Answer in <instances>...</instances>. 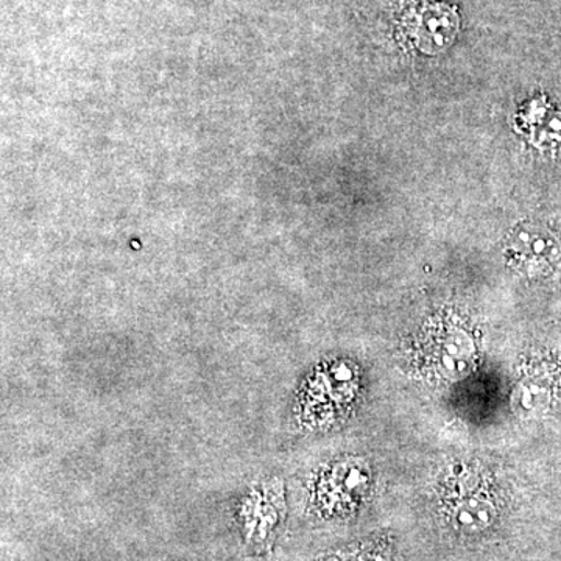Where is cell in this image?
<instances>
[{
  "instance_id": "1",
  "label": "cell",
  "mask_w": 561,
  "mask_h": 561,
  "mask_svg": "<svg viewBox=\"0 0 561 561\" xmlns=\"http://www.w3.org/2000/svg\"><path fill=\"white\" fill-rule=\"evenodd\" d=\"M508 251L524 271L545 273L560 261L561 243L548 228L529 224L513 232Z\"/></svg>"
},
{
  "instance_id": "2",
  "label": "cell",
  "mask_w": 561,
  "mask_h": 561,
  "mask_svg": "<svg viewBox=\"0 0 561 561\" xmlns=\"http://www.w3.org/2000/svg\"><path fill=\"white\" fill-rule=\"evenodd\" d=\"M457 32L459 18L456 11L445 3H431L421 9L413 35L421 50L438 54L451 46Z\"/></svg>"
},
{
  "instance_id": "3",
  "label": "cell",
  "mask_w": 561,
  "mask_h": 561,
  "mask_svg": "<svg viewBox=\"0 0 561 561\" xmlns=\"http://www.w3.org/2000/svg\"><path fill=\"white\" fill-rule=\"evenodd\" d=\"M434 350L438 367L449 376H460L470 370L476 356V346L471 341V335L459 328L446 330L445 334L437 339Z\"/></svg>"
},
{
  "instance_id": "4",
  "label": "cell",
  "mask_w": 561,
  "mask_h": 561,
  "mask_svg": "<svg viewBox=\"0 0 561 561\" xmlns=\"http://www.w3.org/2000/svg\"><path fill=\"white\" fill-rule=\"evenodd\" d=\"M451 516L457 529L467 534H479L493 524L496 518V508L485 497L470 496L454 505Z\"/></svg>"
},
{
  "instance_id": "5",
  "label": "cell",
  "mask_w": 561,
  "mask_h": 561,
  "mask_svg": "<svg viewBox=\"0 0 561 561\" xmlns=\"http://www.w3.org/2000/svg\"><path fill=\"white\" fill-rule=\"evenodd\" d=\"M552 393L551 379L542 375H530L519 382L515 402L519 411L535 415V413L545 412L549 408Z\"/></svg>"
}]
</instances>
